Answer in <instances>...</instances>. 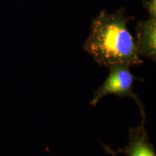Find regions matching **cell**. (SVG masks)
I'll use <instances>...</instances> for the list:
<instances>
[{
	"instance_id": "1",
	"label": "cell",
	"mask_w": 156,
	"mask_h": 156,
	"mask_svg": "<svg viewBox=\"0 0 156 156\" xmlns=\"http://www.w3.org/2000/svg\"><path fill=\"white\" fill-rule=\"evenodd\" d=\"M134 17L126 15L124 7L114 13L101 10L93 20L83 49L102 67L125 64L129 67L143 64L136 52L134 39L127 24Z\"/></svg>"
},
{
	"instance_id": "2",
	"label": "cell",
	"mask_w": 156,
	"mask_h": 156,
	"mask_svg": "<svg viewBox=\"0 0 156 156\" xmlns=\"http://www.w3.org/2000/svg\"><path fill=\"white\" fill-rule=\"evenodd\" d=\"M108 68V76L102 85L93 93L90 104L95 106L102 98L110 94L119 98H131L137 105L142 118L146 119L143 104L134 92V83L136 81H143V79L133 75L130 67L125 64H114Z\"/></svg>"
},
{
	"instance_id": "3",
	"label": "cell",
	"mask_w": 156,
	"mask_h": 156,
	"mask_svg": "<svg viewBox=\"0 0 156 156\" xmlns=\"http://www.w3.org/2000/svg\"><path fill=\"white\" fill-rule=\"evenodd\" d=\"M145 118H142L139 125L129 129V141L123 148L113 151L109 146L103 145L106 153L114 156L123 154L126 156H156L155 147L150 142L147 130L145 127Z\"/></svg>"
},
{
	"instance_id": "4",
	"label": "cell",
	"mask_w": 156,
	"mask_h": 156,
	"mask_svg": "<svg viewBox=\"0 0 156 156\" xmlns=\"http://www.w3.org/2000/svg\"><path fill=\"white\" fill-rule=\"evenodd\" d=\"M135 47L138 55L156 61V19L140 20L135 26Z\"/></svg>"
},
{
	"instance_id": "5",
	"label": "cell",
	"mask_w": 156,
	"mask_h": 156,
	"mask_svg": "<svg viewBox=\"0 0 156 156\" xmlns=\"http://www.w3.org/2000/svg\"><path fill=\"white\" fill-rule=\"evenodd\" d=\"M142 7L151 19H156V0H141Z\"/></svg>"
}]
</instances>
